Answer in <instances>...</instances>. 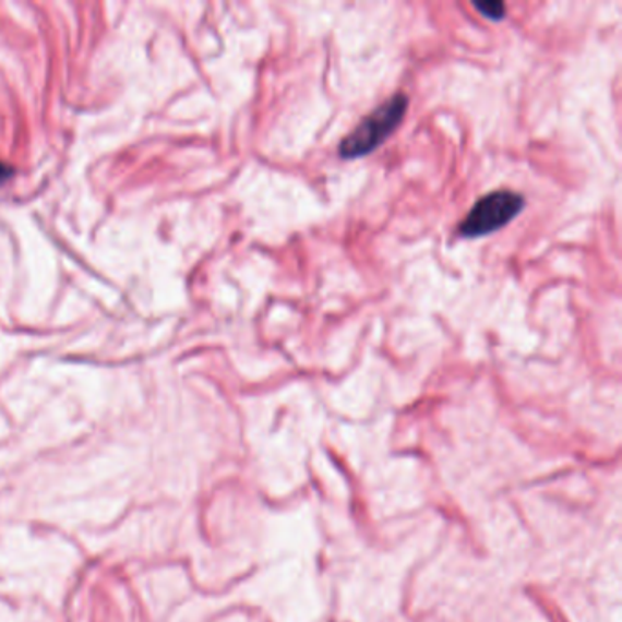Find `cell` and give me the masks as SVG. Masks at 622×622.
Listing matches in <instances>:
<instances>
[{
  "instance_id": "obj_1",
  "label": "cell",
  "mask_w": 622,
  "mask_h": 622,
  "mask_svg": "<svg viewBox=\"0 0 622 622\" xmlns=\"http://www.w3.org/2000/svg\"><path fill=\"white\" fill-rule=\"evenodd\" d=\"M409 108V97L406 94H395L382 105L372 110L363 121L358 122L352 132L338 146V156L344 162H352L369 156L379 151L385 141L390 140Z\"/></svg>"
},
{
  "instance_id": "obj_2",
  "label": "cell",
  "mask_w": 622,
  "mask_h": 622,
  "mask_svg": "<svg viewBox=\"0 0 622 622\" xmlns=\"http://www.w3.org/2000/svg\"><path fill=\"white\" fill-rule=\"evenodd\" d=\"M524 195L513 190H494L473 205L471 211L458 225V234L464 239L486 238L499 232L524 211Z\"/></svg>"
},
{
  "instance_id": "obj_3",
  "label": "cell",
  "mask_w": 622,
  "mask_h": 622,
  "mask_svg": "<svg viewBox=\"0 0 622 622\" xmlns=\"http://www.w3.org/2000/svg\"><path fill=\"white\" fill-rule=\"evenodd\" d=\"M475 10H477L482 17L501 23L506 19L507 8L504 2H497V0H488V2H475Z\"/></svg>"
},
{
  "instance_id": "obj_4",
  "label": "cell",
  "mask_w": 622,
  "mask_h": 622,
  "mask_svg": "<svg viewBox=\"0 0 622 622\" xmlns=\"http://www.w3.org/2000/svg\"><path fill=\"white\" fill-rule=\"evenodd\" d=\"M13 168L8 167L7 163L0 162V183H4L8 179L12 178Z\"/></svg>"
}]
</instances>
